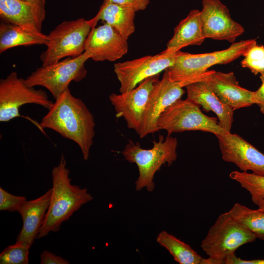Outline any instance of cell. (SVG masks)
I'll use <instances>...</instances> for the list:
<instances>
[{
	"instance_id": "1",
	"label": "cell",
	"mask_w": 264,
	"mask_h": 264,
	"mask_svg": "<svg viewBox=\"0 0 264 264\" xmlns=\"http://www.w3.org/2000/svg\"><path fill=\"white\" fill-rule=\"evenodd\" d=\"M39 125L74 141L81 149L84 159H88L95 135L94 117L85 103L74 97L69 88L55 99Z\"/></svg>"
},
{
	"instance_id": "2",
	"label": "cell",
	"mask_w": 264,
	"mask_h": 264,
	"mask_svg": "<svg viewBox=\"0 0 264 264\" xmlns=\"http://www.w3.org/2000/svg\"><path fill=\"white\" fill-rule=\"evenodd\" d=\"M69 174L66 160L62 154L59 164L51 171L50 203L37 239L58 231L63 222L68 220L83 205L93 199L87 189L71 183Z\"/></svg>"
},
{
	"instance_id": "3",
	"label": "cell",
	"mask_w": 264,
	"mask_h": 264,
	"mask_svg": "<svg viewBox=\"0 0 264 264\" xmlns=\"http://www.w3.org/2000/svg\"><path fill=\"white\" fill-rule=\"evenodd\" d=\"M257 44L255 40L233 43L228 48L210 53L191 54L179 50L175 63L167 70L170 79L181 87L195 82L208 69L216 65L229 63Z\"/></svg>"
},
{
	"instance_id": "4",
	"label": "cell",
	"mask_w": 264,
	"mask_h": 264,
	"mask_svg": "<svg viewBox=\"0 0 264 264\" xmlns=\"http://www.w3.org/2000/svg\"><path fill=\"white\" fill-rule=\"evenodd\" d=\"M256 237L235 220L229 212L221 214L201 242L208 256L202 264H225L242 245L254 242Z\"/></svg>"
},
{
	"instance_id": "5",
	"label": "cell",
	"mask_w": 264,
	"mask_h": 264,
	"mask_svg": "<svg viewBox=\"0 0 264 264\" xmlns=\"http://www.w3.org/2000/svg\"><path fill=\"white\" fill-rule=\"evenodd\" d=\"M177 146V139L170 135H167L165 139L159 135L158 141H154L153 147L150 149H143L139 143L129 140L121 153L127 161L137 166L139 176L135 181L137 191L144 188L149 192L154 190L155 173L163 165L167 163L170 166L176 160Z\"/></svg>"
},
{
	"instance_id": "6",
	"label": "cell",
	"mask_w": 264,
	"mask_h": 264,
	"mask_svg": "<svg viewBox=\"0 0 264 264\" xmlns=\"http://www.w3.org/2000/svg\"><path fill=\"white\" fill-rule=\"evenodd\" d=\"M199 107L187 98L176 100L160 115L157 121L158 130H165L168 136L190 131L211 132L216 136L226 133L216 118L204 114Z\"/></svg>"
},
{
	"instance_id": "7",
	"label": "cell",
	"mask_w": 264,
	"mask_h": 264,
	"mask_svg": "<svg viewBox=\"0 0 264 264\" xmlns=\"http://www.w3.org/2000/svg\"><path fill=\"white\" fill-rule=\"evenodd\" d=\"M91 28L88 20L82 18L64 21L58 25L48 35L46 49L40 57L42 66L83 53L86 41Z\"/></svg>"
},
{
	"instance_id": "8",
	"label": "cell",
	"mask_w": 264,
	"mask_h": 264,
	"mask_svg": "<svg viewBox=\"0 0 264 264\" xmlns=\"http://www.w3.org/2000/svg\"><path fill=\"white\" fill-rule=\"evenodd\" d=\"M90 56L86 52L76 57H67L55 63L37 68L25 79L27 86H41L57 99L70 83L80 82L87 74L85 65Z\"/></svg>"
},
{
	"instance_id": "9",
	"label": "cell",
	"mask_w": 264,
	"mask_h": 264,
	"mask_svg": "<svg viewBox=\"0 0 264 264\" xmlns=\"http://www.w3.org/2000/svg\"><path fill=\"white\" fill-rule=\"evenodd\" d=\"M53 103L44 90L27 86L15 71L0 80V122L20 117L19 109L24 105L35 104L49 110Z\"/></svg>"
},
{
	"instance_id": "10",
	"label": "cell",
	"mask_w": 264,
	"mask_h": 264,
	"mask_svg": "<svg viewBox=\"0 0 264 264\" xmlns=\"http://www.w3.org/2000/svg\"><path fill=\"white\" fill-rule=\"evenodd\" d=\"M179 50L163 52L114 65V72L120 83V92L131 90L145 80L165 71L175 63Z\"/></svg>"
},
{
	"instance_id": "11",
	"label": "cell",
	"mask_w": 264,
	"mask_h": 264,
	"mask_svg": "<svg viewBox=\"0 0 264 264\" xmlns=\"http://www.w3.org/2000/svg\"><path fill=\"white\" fill-rule=\"evenodd\" d=\"M185 90L177 83L171 80L167 69L152 89L147 103L142 123L138 132L141 138L159 131L158 120L162 113L176 100Z\"/></svg>"
},
{
	"instance_id": "12",
	"label": "cell",
	"mask_w": 264,
	"mask_h": 264,
	"mask_svg": "<svg viewBox=\"0 0 264 264\" xmlns=\"http://www.w3.org/2000/svg\"><path fill=\"white\" fill-rule=\"evenodd\" d=\"M159 75L150 77L134 88L120 94L112 93L109 100L117 118L123 117L128 128L138 133L149 95L159 81Z\"/></svg>"
},
{
	"instance_id": "13",
	"label": "cell",
	"mask_w": 264,
	"mask_h": 264,
	"mask_svg": "<svg viewBox=\"0 0 264 264\" xmlns=\"http://www.w3.org/2000/svg\"><path fill=\"white\" fill-rule=\"evenodd\" d=\"M200 16L205 39L233 42L244 32V27L232 19L229 9L220 0H202Z\"/></svg>"
},
{
	"instance_id": "14",
	"label": "cell",
	"mask_w": 264,
	"mask_h": 264,
	"mask_svg": "<svg viewBox=\"0 0 264 264\" xmlns=\"http://www.w3.org/2000/svg\"><path fill=\"white\" fill-rule=\"evenodd\" d=\"M222 159L242 172L264 176V154L239 135L231 132L216 136Z\"/></svg>"
},
{
	"instance_id": "15",
	"label": "cell",
	"mask_w": 264,
	"mask_h": 264,
	"mask_svg": "<svg viewBox=\"0 0 264 264\" xmlns=\"http://www.w3.org/2000/svg\"><path fill=\"white\" fill-rule=\"evenodd\" d=\"M127 41L105 22L91 28L86 41L85 52L94 61L114 62L128 52Z\"/></svg>"
},
{
	"instance_id": "16",
	"label": "cell",
	"mask_w": 264,
	"mask_h": 264,
	"mask_svg": "<svg viewBox=\"0 0 264 264\" xmlns=\"http://www.w3.org/2000/svg\"><path fill=\"white\" fill-rule=\"evenodd\" d=\"M45 3V0H0V17L3 22L42 33L46 15Z\"/></svg>"
},
{
	"instance_id": "17",
	"label": "cell",
	"mask_w": 264,
	"mask_h": 264,
	"mask_svg": "<svg viewBox=\"0 0 264 264\" xmlns=\"http://www.w3.org/2000/svg\"><path fill=\"white\" fill-rule=\"evenodd\" d=\"M200 80L208 82L219 99L234 110L254 104L253 91L241 87L233 72L208 70L195 82Z\"/></svg>"
},
{
	"instance_id": "18",
	"label": "cell",
	"mask_w": 264,
	"mask_h": 264,
	"mask_svg": "<svg viewBox=\"0 0 264 264\" xmlns=\"http://www.w3.org/2000/svg\"><path fill=\"white\" fill-rule=\"evenodd\" d=\"M51 194V188L36 199L26 200L18 210L23 224L16 243L31 247L38 238L49 205Z\"/></svg>"
},
{
	"instance_id": "19",
	"label": "cell",
	"mask_w": 264,
	"mask_h": 264,
	"mask_svg": "<svg viewBox=\"0 0 264 264\" xmlns=\"http://www.w3.org/2000/svg\"><path fill=\"white\" fill-rule=\"evenodd\" d=\"M185 88L188 99L201 106L205 111H211L215 113L220 126L225 132H230L234 110L219 99L208 82L204 80L198 81Z\"/></svg>"
},
{
	"instance_id": "20",
	"label": "cell",
	"mask_w": 264,
	"mask_h": 264,
	"mask_svg": "<svg viewBox=\"0 0 264 264\" xmlns=\"http://www.w3.org/2000/svg\"><path fill=\"white\" fill-rule=\"evenodd\" d=\"M135 13L129 7L104 0L97 14L88 22L93 28L99 20H102L128 40L135 31Z\"/></svg>"
},
{
	"instance_id": "21",
	"label": "cell",
	"mask_w": 264,
	"mask_h": 264,
	"mask_svg": "<svg viewBox=\"0 0 264 264\" xmlns=\"http://www.w3.org/2000/svg\"><path fill=\"white\" fill-rule=\"evenodd\" d=\"M200 11L193 9L174 29L172 38L167 44V51L176 52L190 45H200L205 40Z\"/></svg>"
},
{
	"instance_id": "22",
	"label": "cell",
	"mask_w": 264,
	"mask_h": 264,
	"mask_svg": "<svg viewBox=\"0 0 264 264\" xmlns=\"http://www.w3.org/2000/svg\"><path fill=\"white\" fill-rule=\"evenodd\" d=\"M48 35L37 33L20 26L2 22L0 24V53L12 47L46 45Z\"/></svg>"
},
{
	"instance_id": "23",
	"label": "cell",
	"mask_w": 264,
	"mask_h": 264,
	"mask_svg": "<svg viewBox=\"0 0 264 264\" xmlns=\"http://www.w3.org/2000/svg\"><path fill=\"white\" fill-rule=\"evenodd\" d=\"M156 241L179 264H202L203 258L189 245L166 231L160 232Z\"/></svg>"
},
{
	"instance_id": "24",
	"label": "cell",
	"mask_w": 264,
	"mask_h": 264,
	"mask_svg": "<svg viewBox=\"0 0 264 264\" xmlns=\"http://www.w3.org/2000/svg\"><path fill=\"white\" fill-rule=\"evenodd\" d=\"M231 216L257 238L264 240V211L253 210L239 203L228 211Z\"/></svg>"
},
{
	"instance_id": "25",
	"label": "cell",
	"mask_w": 264,
	"mask_h": 264,
	"mask_svg": "<svg viewBox=\"0 0 264 264\" xmlns=\"http://www.w3.org/2000/svg\"><path fill=\"white\" fill-rule=\"evenodd\" d=\"M229 176L247 191L251 195V198L264 196V176L234 171L230 173Z\"/></svg>"
},
{
	"instance_id": "26",
	"label": "cell",
	"mask_w": 264,
	"mask_h": 264,
	"mask_svg": "<svg viewBox=\"0 0 264 264\" xmlns=\"http://www.w3.org/2000/svg\"><path fill=\"white\" fill-rule=\"evenodd\" d=\"M241 64L255 75L264 73V46L257 44L250 47L243 56Z\"/></svg>"
},
{
	"instance_id": "27",
	"label": "cell",
	"mask_w": 264,
	"mask_h": 264,
	"mask_svg": "<svg viewBox=\"0 0 264 264\" xmlns=\"http://www.w3.org/2000/svg\"><path fill=\"white\" fill-rule=\"evenodd\" d=\"M30 247L15 243L6 247L0 254V264H27Z\"/></svg>"
},
{
	"instance_id": "28",
	"label": "cell",
	"mask_w": 264,
	"mask_h": 264,
	"mask_svg": "<svg viewBox=\"0 0 264 264\" xmlns=\"http://www.w3.org/2000/svg\"><path fill=\"white\" fill-rule=\"evenodd\" d=\"M27 200L24 196L12 195L0 187V210L17 212L20 207Z\"/></svg>"
},
{
	"instance_id": "29",
	"label": "cell",
	"mask_w": 264,
	"mask_h": 264,
	"mask_svg": "<svg viewBox=\"0 0 264 264\" xmlns=\"http://www.w3.org/2000/svg\"><path fill=\"white\" fill-rule=\"evenodd\" d=\"M111 2L129 7L136 12L144 10L148 5L150 0H109Z\"/></svg>"
},
{
	"instance_id": "30",
	"label": "cell",
	"mask_w": 264,
	"mask_h": 264,
	"mask_svg": "<svg viewBox=\"0 0 264 264\" xmlns=\"http://www.w3.org/2000/svg\"><path fill=\"white\" fill-rule=\"evenodd\" d=\"M41 264H69V262L49 251L44 250L41 254Z\"/></svg>"
},
{
	"instance_id": "31",
	"label": "cell",
	"mask_w": 264,
	"mask_h": 264,
	"mask_svg": "<svg viewBox=\"0 0 264 264\" xmlns=\"http://www.w3.org/2000/svg\"><path fill=\"white\" fill-rule=\"evenodd\" d=\"M260 78L262 84L256 91H253V102L259 107L260 111L264 114V73L261 74Z\"/></svg>"
},
{
	"instance_id": "32",
	"label": "cell",
	"mask_w": 264,
	"mask_h": 264,
	"mask_svg": "<svg viewBox=\"0 0 264 264\" xmlns=\"http://www.w3.org/2000/svg\"><path fill=\"white\" fill-rule=\"evenodd\" d=\"M225 264H264V260H244L237 257L236 254H234L227 259Z\"/></svg>"
},
{
	"instance_id": "33",
	"label": "cell",
	"mask_w": 264,
	"mask_h": 264,
	"mask_svg": "<svg viewBox=\"0 0 264 264\" xmlns=\"http://www.w3.org/2000/svg\"><path fill=\"white\" fill-rule=\"evenodd\" d=\"M253 202L257 205L258 209L264 211V196L252 198Z\"/></svg>"
},
{
	"instance_id": "34",
	"label": "cell",
	"mask_w": 264,
	"mask_h": 264,
	"mask_svg": "<svg viewBox=\"0 0 264 264\" xmlns=\"http://www.w3.org/2000/svg\"><path fill=\"white\" fill-rule=\"evenodd\" d=\"M23 0V1H35V0Z\"/></svg>"
}]
</instances>
